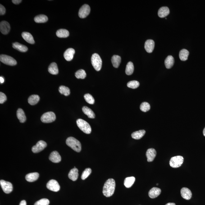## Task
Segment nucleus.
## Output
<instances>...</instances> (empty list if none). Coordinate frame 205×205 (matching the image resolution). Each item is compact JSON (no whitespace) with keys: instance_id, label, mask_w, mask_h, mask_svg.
<instances>
[{"instance_id":"f257e3e1","label":"nucleus","mask_w":205,"mask_h":205,"mask_svg":"<svg viewBox=\"0 0 205 205\" xmlns=\"http://www.w3.org/2000/svg\"><path fill=\"white\" fill-rule=\"evenodd\" d=\"M116 183L113 179H108L105 183L102 193L106 197H110L114 194L115 191Z\"/></svg>"},{"instance_id":"f03ea898","label":"nucleus","mask_w":205,"mask_h":205,"mask_svg":"<svg viewBox=\"0 0 205 205\" xmlns=\"http://www.w3.org/2000/svg\"><path fill=\"white\" fill-rule=\"evenodd\" d=\"M66 144L72 149L77 152L81 150V145L80 142L77 139L73 137H70L66 139Z\"/></svg>"},{"instance_id":"7ed1b4c3","label":"nucleus","mask_w":205,"mask_h":205,"mask_svg":"<svg viewBox=\"0 0 205 205\" xmlns=\"http://www.w3.org/2000/svg\"><path fill=\"white\" fill-rule=\"evenodd\" d=\"M76 124L78 127L83 132L86 134H90L91 132V128L89 124L85 120L82 119L77 120Z\"/></svg>"},{"instance_id":"20e7f679","label":"nucleus","mask_w":205,"mask_h":205,"mask_svg":"<svg viewBox=\"0 0 205 205\" xmlns=\"http://www.w3.org/2000/svg\"><path fill=\"white\" fill-rule=\"evenodd\" d=\"M92 66L97 71H99L102 68V59L97 53L93 54L91 57Z\"/></svg>"},{"instance_id":"39448f33","label":"nucleus","mask_w":205,"mask_h":205,"mask_svg":"<svg viewBox=\"0 0 205 205\" xmlns=\"http://www.w3.org/2000/svg\"><path fill=\"white\" fill-rule=\"evenodd\" d=\"M184 160V158L182 156H175L171 158L170 161V165L173 168H179L183 164Z\"/></svg>"},{"instance_id":"423d86ee","label":"nucleus","mask_w":205,"mask_h":205,"mask_svg":"<svg viewBox=\"0 0 205 205\" xmlns=\"http://www.w3.org/2000/svg\"><path fill=\"white\" fill-rule=\"evenodd\" d=\"M0 61L5 64L14 66L17 64V62L12 57L8 55L1 54L0 56Z\"/></svg>"},{"instance_id":"0eeeda50","label":"nucleus","mask_w":205,"mask_h":205,"mask_svg":"<svg viewBox=\"0 0 205 205\" xmlns=\"http://www.w3.org/2000/svg\"><path fill=\"white\" fill-rule=\"evenodd\" d=\"M56 116L54 112H48L45 113L41 117V120L42 122L45 123H49L54 121Z\"/></svg>"},{"instance_id":"6e6552de","label":"nucleus","mask_w":205,"mask_h":205,"mask_svg":"<svg viewBox=\"0 0 205 205\" xmlns=\"http://www.w3.org/2000/svg\"><path fill=\"white\" fill-rule=\"evenodd\" d=\"M0 184L2 190L6 194H9L12 191L13 187L12 184L10 182L1 180L0 181Z\"/></svg>"},{"instance_id":"1a4fd4ad","label":"nucleus","mask_w":205,"mask_h":205,"mask_svg":"<svg viewBox=\"0 0 205 205\" xmlns=\"http://www.w3.org/2000/svg\"><path fill=\"white\" fill-rule=\"evenodd\" d=\"M90 11V8L89 5L84 4L82 6L79 10L78 15L81 18H84L89 15Z\"/></svg>"},{"instance_id":"9d476101","label":"nucleus","mask_w":205,"mask_h":205,"mask_svg":"<svg viewBox=\"0 0 205 205\" xmlns=\"http://www.w3.org/2000/svg\"><path fill=\"white\" fill-rule=\"evenodd\" d=\"M47 146V144L43 141H40L32 148L33 153H37L44 150Z\"/></svg>"},{"instance_id":"9b49d317","label":"nucleus","mask_w":205,"mask_h":205,"mask_svg":"<svg viewBox=\"0 0 205 205\" xmlns=\"http://www.w3.org/2000/svg\"><path fill=\"white\" fill-rule=\"evenodd\" d=\"M47 187L48 189L52 191L57 192L60 189L59 184L56 180H49L47 183Z\"/></svg>"},{"instance_id":"f8f14e48","label":"nucleus","mask_w":205,"mask_h":205,"mask_svg":"<svg viewBox=\"0 0 205 205\" xmlns=\"http://www.w3.org/2000/svg\"><path fill=\"white\" fill-rule=\"evenodd\" d=\"M10 30V24L6 21H2L0 23V30L2 34L6 35L9 33Z\"/></svg>"},{"instance_id":"ddd939ff","label":"nucleus","mask_w":205,"mask_h":205,"mask_svg":"<svg viewBox=\"0 0 205 205\" xmlns=\"http://www.w3.org/2000/svg\"><path fill=\"white\" fill-rule=\"evenodd\" d=\"M156 155H157V152L156 150L154 148H151L147 150L146 153L147 161L148 162H152L153 161L155 157H156Z\"/></svg>"},{"instance_id":"4468645a","label":"nucleus","mask_w":205,"mask_h":205,"mask_svg":"<svg viewBox=\"0 0 205 205\" xmlns=\"http://www.w3.org/2000/svg\"><path fill=\"white\" fill-rule=\"evenodd\" d=\"M50 160L54 163H58L61 160V157L57 151H54L50 154L49 157Z\"/></svg>"},{"instance_id":"2eb2a0df","label":"nucleus","mask_w":205,"mask_h":205,"mask_svg":"<svg viewBox=\"0 0 205 205\" xmlns=\"http://www.w3.org/2000/svg\"><path fill=\"white\" fill-rule=\"evenodd\" d=\"M155 47V42L152 40H148L145 43L144 48L148 53L153 52Z\"/></svg>"},{"instance_id":"dca6fc26","label":"nucleus","mask_w":205,"mask_h":205,"mask_svg":"<svg viewBox=\"0 0 205 205\" xmlns=\"http://www.w3.org/2000/svg\"><path fill=\"white\" fill-rule=\"evenodd\" d=\"M75 53V50L74 49L72 48L68 49L64 53V57L66 61H71L74 58Z\"/></svg>"},{"instance_id":"f3484780","label":"nucleus","mask_w":205,"mask_h":205,"mask_svg":"<svg viewBox=\"0 0 205 205\" xmlns=\"http://www.w3.org/2000/svg\"><path fill=\"white\" fill-rule=\"evenodd\" d=\"M181 195L183 198L186 200H189L192 198V193L190 189L188 188L184 187L181 189Z\"/></svg>"},{"instance_id":"a211bd4d","label":"nucleus","mask_w":205,"mask_h":205,"mask_svg":"<svg viewBox=\"0 0 205 205\" xmlns=\"http://www.w3.org/2000/svg\"><path fill=\"white\" fill-rule=\"evenodd\" d=\"M161 190L159 188L153 187L148 192V196L151 198H157L161 194Z\"/></svg>"},{"instance_id":"6ab92c4d","label":"nucleus","mask_w":205,"mask_h":205,"mask_svg":"<svg viewBox=\"0 0 205 205\" xmlns=\"http://www.w3.org/2000/svg\"><path fill=\"white\" fill-rule=\"evenodd\" d=\"M22 36L26 42L31 44H34L35 41L34 38L30 33L28 32H23L22 34Z\"/></svg>"},{"instance_id":"aec40b11","label":"nucleus","mask_w":205,"mask_h":205,"mask_svg":"<svg viewBox=\"0 0 205 205\" xmlns=\"http://www.w3.org/2000/svg\"><path fill=\"white\" fill-rule=\"evenodd\" d=\"M69 177L73 181H75L77 180L78 177V170L75 167L70 170L69 174Z\"/></svg>"},{"instance_id":"412c9836","label":"nucleus","mask_w":205,"mask_h":205,"mask_svg":"<svg viewBox=\"0 0 205 205\" xmlns=\"http://www.w3.org/2000/svg\"><path fill=\"white\" fill-rule=\"evenodd\" d=\"M39 176V174L38 172L30 173L26 175L25 179L27 181L31 182L37 180Z\"/></svg>"},{"instance_id":"4be33fe9","label":"nucleus","mask_w":205,"mask_h":205,"mask_svg":"<svg viewBox=\"0 0 205 205\" xmlns=\"http://www.w3.org/2000/svg\"><path fill=\"white\" fill-rule=\"evenodd\" d=\"M170 11L168 8L163 7L160 8L158 11V15L160 18H163L166 17L170 14Z\"/></svg>"},{"instance_id":"5701e85b","label":"nucleus","mask_w":205,"mask_h":205,"mask_svg":"<svg viewBox=\"0 0 205 205\" xmlns=\"http://www.w3.org/2000/svg\"><path fill=\"white\" fill-rule=\"evenodd\" d=\"M48 71L52 75H57L59 73V70L57 64L55 62L52 63L49 66Z\"/></svg>"},{"instance_id":"b1692460","label":"nucleus","mask_w":205,"mask_h":205,"mask_svg":"<svg viewBox=\"0 0 205 205\" xmlns=\"http://www.w3.org/2000/svg\"><path fill=\"white\" fill-rule=\"evenodd\" d=\"M174 63V59L172 56H168L165 60V64L166 68L170 69L172 67Z\"/></svg>"},{"instance_id":"393cba45","label":"nucleus","mask_w":205,"mask_h":205,"mask_svg":"<svg viewBox=\"0 0 205 205\" xmlns=\"http://www.w3.org/2000/svg\"><path fill=\"white\" fill-rule=\"evenodd\" d=\"M13 47L15 49L22 52H25L28 50V47L20 43L15 42L13 44Z\"/></svg>"},{"instance_id":"a878e982","label":"nucleus","mask_w":205,"mask_h":205,"mask_svg":"<svg viewBox=\"0 0 205 205\" xmlns=\"http://www.w3.org/2000/svg\"><path fill=\"white\" fill-rule=\"evenodd\" d=\"M82 110L84 114L87 115L89 118L94 119L95 118V114L89 107L87 106H84L82 108Z\"/></svg>"},{"instance_id":"bb28decb","label":"nucleus","mask_w":205,"mask_h":205,"mask_svg":"<svg viewBox=\"0 0 205 205\" xmlns=\"http://www.w3.org/2000/svg\"><path fill=\"white\" fill-rule=\"evenodd\" d=\"M121 61V57L117 55H114L111 58V62L113 66L116 68H117L119 66Z\"/></svg>"},{"instance_id":"cd10ccee","label":"nucleus","mask_w":205,"mask_h":205,"mask_svg":"<svg viewBox=\"0 0 205 205\" xmlns=\"http://www.w3.org/2000/svg\"><path fill=\"white\" fill-rule=\"evenodd\" d=\"M17 117L20 123H24L26 121V116L23 110L21 108H19L17 110Z\"/></svg>"},{"instance_id":"c85d7f7f","label":"nucleus","mask_w":205,"mask_h":205,"mask_svg":"<svg viewBox=\"0 0 205 205\" xmlns=\"http://www.w3.org/2000/svg\"><path fill=\"white\" fill-rule=\"evenodd\" d=\"M146 131L144 130H140L134 132L131 134V137L133 139H140L145 135Z\"/></svg>"},{"instance_id":"c756f323","label":"nucleus","mask_w":205,"mask_h":205,"mask_svg":"<svg viewBox=\"0 0 205 205\" xmlns=\"http://www.w3.org/2000/svg\"><path fill=\"white\" fill-rule=\"evenodd\" d=\"M56 35L59 38H66L69 35V31L65 29H59L56 32Z\"/></svg>"},{"instance_id":"7c9ffc66","label":"nucleus","mask_w":205,"mask_h":205,"mask_svg":"<svg viewBox=\"0 0 205 205\" xmlns=\"http://www.w3.org/2000/svg\"><path fill=\"white\" fill-rule=\"evenodd\" d=\"M135 181V178L134 177H127L124 180V185L127 188H130L134 184Z\"/></svg>"},{"instance_id":"2f4dec72","label":"nucleus","mask_w":205,"mask_h":205,"mask_svg":"<svg viewBox=\"0 0 205 205\" xmlns=\"http://www.w3.org/2000/svg\"><path fill=\"white\" fill-rule=\"evenodd\" d=\"M40 100L39 96L36 95H31L28 98V102L31 105H34L37 103Z\"/></svg>"},{"instance_id":"473e14b6","label":"nucleus","mask_w":205,"mask_h":205,"mask_svg":"<svg viewBox=\"0 0 205 205\" xmlns=\"http://www.w3.org/2000/svg\"><path fill=\"white\" fill-rule=\"evenodd\" d=\"M48 20V17L44 15H38V16H35L34 18V21L36 23H46Z\"/></svg>"},{"instance_id":"72a5a7b5","label":"nucleus","mask_w":205,"mask_h":205,"mask_svg":"<svg viewBox=\"0 0 205 205\" xmlns=\"http://www.w3.org/2000/svg\"><path fill=\"white\" fill-rule=\"evenodd\" d=\"M189 52L186 49H182L179 52V58L182 61H185L187 60L189 56Z\"/></svg>"},{"instance_id":"f704fd0d","label":"nucleus","mask_w":205,"mask_h":205,"mask_svg":"<svg viewBox=\"0 0 205 205\" xmlns=\"http://www.w3.org/2000/svg\"><path fill=\"white\" fill-rule=\"evenodd\" d=\"M134 70V65L131 62H129L127 65L125 73L127 75H130L133 74Z\"/></svg>"},{"instance_id":"c9c22d12","label":"nucleus","mask_w":205,"mask_h":205,"mask_svg":"<svg viewBox=\"0 0 205 205\" xmlns=\"http://www.w3.org/2000/svg\"><path fill=\"white\" fill-rule=\"evenodd\" d=\"M59 90L61 94L64 95L65 96H68L70 94V89L69 88L65 86H61L59 88Z\"/></svg>"},{"instance_id":"e433bc0d","label":"nucleus","mask_w":205,"mask_h":205,"mask_svg":"<svg viewBox=\"0 0 205 205\" xmlns=\"http://www.w3.org/2000/svg\"><path fill=\"white\" fill-rule=\"evenodd\" d=\"M75 75L77 78L84 79L86 76V74L85 70L83 69H81L75 73Z\"/></svg>"},{"instance_id":"4c0bfd02","label":"nucleus","mask_w":205,"mask_h":205,"mask_svg":"<svg viewBox=\"0 0 205 205\" xmlns=\"http://www.w3.org/2000/svg\"><path fill=\"white\" fill-rule=\"evenodd\" d=\"M151 106L149 103L146 102H143L141 105L140 109L144 112H146L150 110Z\"/></svg>"},{"instance_id":"58836bf2","label":"nucleus","mask_w":205,"mask_h":205,"mask_svg":"<svg viewBox=\"0 0 205 205\" xmlns=\"http://www.w3.org/2000/svg\"><path fill=\"white\" fill-rule=\"evenodd\" d=\"M128 87L131 89H135L139 86V82L137 81H132L129 82L127 84Z\"/></svg>"},{"instance_id":"ea45409f","label":"nucleus","mask_w":205,"mask_h":205,"mask_svg":"<svg viewBox=\"0 0 205 205\" xmlns=\"http://www.w3.org/2000/svg\"><path fill=\"white\" fill-rule=\"evenodd\" d=\"M84 98L86 102L91 105H93L95 102V100L91 95L87 93L84 95Z\"/></svg>"},{"instance_id":"a19ab883","label":"nucleus","mask_w":205,"mask_h":205,"mask_svg":"<svg viewBox=\"0 0 205 205\" xmlns=\"http://www.w3.org/2000/svg\"><path fill=\"white\" fill-rule=\"evenodd\" d=\"M92 170L90 168H88L85 169L81 175V179L82 180H85L87 177H88L90 175L91 173Z\"/></svg>"},{"instance_id":"79ce46f5","label":"nucleus","mask_w":205,"mask_h":205,"mask_svg":"<svg viewBox=\"0 0 205 205\" xmlns=\"http://www.w3.org/2000/svg\"><path fill=\"white\" fill-rule=\"evenodd\" d=\"M49 201L47 199H42L35 203L34 205H49Z\"/></svg>"},{"instance_id":"37998d69","label":"nucleus","mask_w":205,"mask_h":205,"mask_svg":"<svg viewBox=\"0 0 205 205\" xmlns=\"http://www.w3.org/2000/svg\"><path fill=\"white\" fill-rule=\"evenodd\" d=\"M7 99V97L4 93L2 92H0V103H3L6 102Z\"/></svg>"},{"instance_id":"c03bdc74","label":"nucleus","mask_w":205,"mask_h":205,"mask_svg":"<svg viewBox=\"0 0 205 205\" xmlns=\"http://www.w3.org/2000/svg\"><path fill=\"white\" fill-rule=\"evenodd\" d=\"M6 10L4 7L2 5H0V15H2L6 13Z\"/></svg>"},{"instance_id":"a18cd8bd","label":"nucleus","mask_w":205,"mask_h":205,"mask_svg":"<svg viewBox=\"0 0 205 205\" xmlns=\"http://www.w3.org/2000/svg\"><path fill=\"white\" fill-rule=\"evenodd\" d=\"M22 1L21 0H13L12 1L13 3L16 5L20 4V2H21Z\"/></svg>"},{"instance_id":"49530a36","label":"nucleus","mask_w":205,"mask_h":205,"mask_svg":"<svg viewBox=\"0 0 205 205\" xmlns=\"http://www.w3.org/2000/svg\"><path fill=\"white\" fill-rule=\"evenodd\" d=\"M26 202L25 200H22L20 202V205H26Z\"/></svg>"},{"instance_id":"de8ad7c7","label":"nucleus","mask_w":205,"mask_h":205,"mask_svg":"<svg viewBox=\"0 0 205 205\" xmlns=\"http://www.w3.org/2000/svg\"><path fill=\"white\" fill-rule=\"evenodd\" d=\"M4 79L2 77H0V82H1V83H2H2H4Z\"/></svg>"},{"instance_id":"09e8293b","label":"nucleus","mask_w":205,"mask_h":205,"mask_svg":"<svg viewBox=\"0 0 205 205\" xmlns=\"http://www.w3.org/2000/svg\"><path fill=\"white\" fill-rule=\"evenodd\" d=\"M165 205H176L175 203H168L167 204Z\"/></svg>"},{"instance_id":"8fccbe9b","label":"nucleus","mask_w":205,"mask_h":205,"mask_svg":"<svg viewBox=\"0 0 205 205\" xmlns=\"http://www.w3.org/2000/svg\"><path fill=\"white\" fill-rule=\"evenodd\" d=\"M203 135H204V136H205V127L203 130Z\"/></svg>"},{"instance_id":"3c124183","label":"nucleus","mask_w":205,"mask_h":205,"mask_svg":"<svg viewBox=\"0 0 205 205\" xmlns=\"http://www.w3.org/2000/svg\"><path fill=\"white\" fill-rule=\"evenodd\" d=\"M157 185H158V184H157Z\"/></svg>"}]
</instances>
